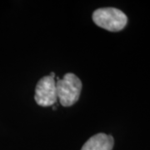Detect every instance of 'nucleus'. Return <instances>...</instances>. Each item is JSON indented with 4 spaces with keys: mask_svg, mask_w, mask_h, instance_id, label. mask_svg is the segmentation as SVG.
<instances>
[{
    "mask_svg": "<svg viewBox=\"0 0 150 150\" xmlns=\"http://www.w3.org/2000/svg\"><path fill=\"white\" fill-rule=\"evenodd\" d=\"M83 84L74 74H66L63 79L56 82L57 96L64 107H70L78 102L80 97Z\"/></svg>",
    "mask_w": 150,
    "mask_h": 150,
    "instance_id": "f257e3e1",
    "label": "nucleus"
},
{
    "mask_svg": "<svg viewBox=\"0 0 150 150\" xmlns=\"http://www.w3.org/2000/svg\"><path fill=\"white\" fill-rule=\"evenodd\" d=\"M93 21L98 27L110 32H118L123 29L128 23L126 14L114 8H98L93 13Z\"/></svg>",
    "mask_w": 150,
    "mask_h": 150,
    "instance_id": "f03ea898",
    "label": "nucleus"
},
{
    "mask_svg": "<svg viewBox=\"0 0 150 150\" xmlns=\"http://www.w3.org/2000/svg\"><path fill=\"white\" fill-rule=\"evenodd\" d=\"M34 100L39 106H53L58 101L56 82L51 76H44L38 82Z\"/></svg>",
    "mask_w": 150,
    "mask_h": 150,
    "instance_id": "7ed1b4c3",
    "label": "nucleus"
},
{
    "mask_svg": "<svg viewBox=\"0 0 150 150\" xmlns=\"http://www.w3.org/2000/svg\"><path fill=\"white\" fill-rule=\"evenodd\" d=\"M113 145L114 139L111 135L100 133L92 136L81 150H112Z\"/></svg>",
    "mask_w": 150,
    "mask_h": 150,
    "instance_id": "20e7f679",
    "label": "nucleus"
},
{
    "mask_svg": "<svg viewBox=\"0 0 150 150\" xmlns=\"http://www.w3.org/2000/svg\"><path fill=\"white\" fill-rule=\"evenodd\" d=\"M49 76H51L52 78H54V77H55V74H54V72H52V73L50 74V75H49Z\"/></svg>",
    "mask_w": 150,
    "mask_h": 150,
    "instance_id": "39448f33",
    "label": "nucleus"
}]
</instances>
